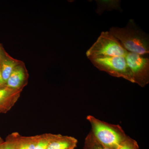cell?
Wrapping results in <instances>:
<instances>
[{"mask_svg":"<svg viewBox=\"0 0 149 149\" xmlns=\"http://www.w3.org/2000/svg\"><path fill=\"white\" fill-rule=\"evenodd\" d=\"M109 32L128 52L142 56L149 54L148 37L145 32L138 28L133 19L129 20L126 27H112Z\"/></svg>","mask_w":149,"mask_h":149,"instance_id":"6da1fadb","label":"cell"},{"mask_svg":"<svg viewBox=\"0 0 149 149\" xmlns=\"http://www.w3.org/2000/svg\"><path fill=\"white\" fill-rule=\"evenodd\" d=\"M87 119L91 123L93 136L105 146L116 149L128 137L119 125L110 124L91 115Z\"/></svg>","mask_w":149,"mask_h":149,"instance_id":"7a4b0ae2","label":"cell"},{"mask_svg":"<svg viewBox=\"0 0 149 149\" xmlns=\"http://www.w3.org/2000/svg\"><path fill=\"white\" fill-rule=\"evenodd\" d=\"M128 51L109 32H102L97 41L86 52L89 59L103 57H125Z\"/></svg>","mask_w":149,"mask_h":149,"instance_id":"3957f363","label":"cell"},{"mask_svg":"<svg viewBox=\"0 0 149 149\" xmlns=\"http://www.w3.org/2000/svg\"><path fill=\"white\" fill-rule=\"evenodd\" d=\"M90 60L93 65L100 70L104 71L113 77H122L134 83L132 72L125 57H103Z\"/></svg>","mask_w":149,"mask_h":149,"instance_id":"277c9868","label":"cell"},{"mask_svg":"<svg viewBox=\"0 0 149 149\" xmlns=\"http://www.w3.org/2000/svg\"><path fill=\"white\" fill-rule=\"evenodd\" d=\"M133 75L134 83L144 87L149 82V59L135 53L128 52L125 56Z\"/></svg>","mask_w":149,"mask_h":149,"instance_id":"5b68a950","label":"cell"},{"mask_svg":"<svg viewBox=\"0 0 149 149\" xmlns=\"http://www.w3.org/2000/svg\"><path fill=\"white\" fill-rule=\"evenodd\" d=\"M29 73L23 62L14 68L6 82V86L13 89L23 90L28 84Z\"/></svg>","mask_w":149,"mask_h":149,"instance_id":"8992f818","label":"cell"},{"mask_svg":"<svg viewBox=\"0 0 149 149\" xmlns=\"http://www.w3.org/2000/svg\"><path fill=\"white\" fill-rule=\"evenodd\" d=\"M23 90L6 86L0 89V113H6L15 105Z\"/></svg>","mask_w":149,"mask_h":149,"instance_id":"52a82bcc","label":"cell"},{"mask_svg":"<svg viewBox=\"0 0 149 149\" xmlns=\"http://www.w3.org/2000/svg\"><path fill=\"white\" fill-rule=\"evenodd\" d=\"M21 61L13 58L5 51H3L0 58V66L3 79L6 84L14 68Z\"/></svg>","mask_w":149,"mask_h":149,"instance_id":"ba28073f","label":"cell"},{"mask_svg":"<svg viewBox=\"0 0 149 149\" xmlns=\"http://www.w3.org/2000/svg\"><path fill=\"white\" fill-rule=\"evenodd\" d=\"M11 134L14 140L16 149H35L40 137V135L22 136L17 132Z\"/></svg>","mask_w":149,"mask_h":149,"instance_id":"9c48e42d","label":"cell"},{"mask_svg":"<svg viewBox=\"0 0 149 149\" xmlns=\"http://www.w3.org/2000/svg\"><path fill=\"white\" fill-rule=\"evenodd\" d=\"M77 142L74 137L58 134L47 149H74L77 147Z\"/></svg>","mask_w":149,"mask_h":149,"instance_id":"30bf717a","label":"cell"},{"mask_svg":"<svg viewBox=\"0 0 149 149\" xmlns=\"http://www.w3.org/2000/svg\"><path fill=\"white\" fill-rule=\"evenodd\" d=\"M84 149H113L104 146L97 141L91 132L85 139Z\"/></svg>","mask_w":149,"mask_h":149,"instance_id":"8fae6325","label":"cell"},{"mask_svg":"<svg viewBox=\"0 0 149 149\" xmlns=\"http://www.w3.org/2000/svg\"><path fill=\"white\" fill-rule=\"evenodd\" d=\"M58 136V134L52 133H44L40 135V139L38 141L35 149H47L49 145Z\"/></svg>","mask_w":149,"mask_h":149,"instance_id":"7c38bea8","label":"cell"},{"mask_svg":"<svg viewBox=\"0 0 149 149\" xmlns=\"http://www.w3.org/2000/svg\"><path fill=\"white\" fill-rule=\"evenodd\" d=\"M116 149H139V148L138 143L128 136Z\"/></svg>","mask_w":149,"mask_h":149,"instance_id":"4fadbf2b","label":"cell"},{"mask_svg":"<svg viewBox=\"0 0 149 149\" xmlns=\"http://www.w3.org/2000/svg\"><path fill=\"white\" fill-rule=\"evenodd\" d=\"M2 149H16L14 140L11 133L6 138L2 144Z\"/></svg>","mask_w":149,"mask_h":149,"instance_id":"5bb4252c","label":"cell"},{"mask_svg":"<svg viewBox=\"0 0 149 149\" xmlns=\"http://www.w3.org/2000/svg\"><path fill=\"white\" fill-rule=\"evenodd\" d=\"M6 86V84L4 81L2 74L1 70V66H0V89Z\"/></svg>","mask_w":149,"mask_h":149,"instance_id":"9a60e30c","label":"cell"},{"mask_svg":"<svg viewBox=\"0 0 149 149\" xmlns=\"http://www.w3.org/2000/svg\"><path fill=\"white\" fill-rule=\"evenodd\" d=\"M4 140H3L2 138L0 136V149H2V144L4 142Z\"/></svg>","mask_w":149,"mask_h":149,"instance_id":"2e32d148","label":"cell"},{"mask_svg":"<svg viewBox=\"0 0 149 149\" xmlns=\"http://www.w3.org/2000/svg\"><path fill=\"white\" fill-rule=\"evenodd\" d=\"M4 50V49L2 47L1 45L0 44V58H1V56Z\"/></svg>","mask_w":149,"mask_h":149,"instance_id":"e0dca14e","label":"cell"}]
</instances>
